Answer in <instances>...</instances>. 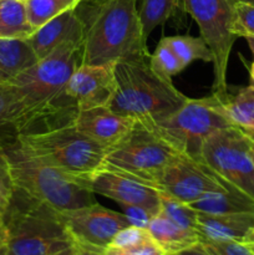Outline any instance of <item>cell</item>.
Returning <instances> with one entry per match:
<instances>
[{
    "label": "cell",
    "mask_w": 254,
    "mask_h": 255,
    "mask_svg": "<svg viewBox=\"0 0 254 255\" xmlns=\"http://www.w3.org/2000/svg\"><path fill=\"white\" fill-rule=\"evenodd\" d=\"M234 187L203 162L179 156L172 162L156 184L161 193L184 204H192L209 194L227 192Z\"/></svg>",
    "instance_id": "cell-11"
},
{
    "label": "cell",
    "mask_w": 254,
    "mask_h": 255,
    "mask_svg": "<svg viewBox=\"0 0 254 255\" xmlns=\"http://www.w3.org/2000/svg\"><path fill=\"white\" fill-rule=\"evenodd\" d=\"M244 132H246L247 136H248L252 141H254V132H252V131H244Z\"/></svg>",
    "instance_id": "cell-41"
},
{
    "label": "cell",
    "mask_w": 254,
    "mask_h": 255,
    "mask_svg": "<svg viewBox=\"0 0 254 255\" xmlns=\"http://www.w3.org/2000/svg\"><path fill=\"white\" fill-rule=\"evenodd\" d=\"M26 16L32 29L36 30L64 11L56 0H25Z\"/></svg>",
    "instance_id": "cell-28"
},
{
    "label": "cell",
    "mask_w": 254,
    "mask_h": 255,
    "mask_svg": "<svg viewBox=\"0 0 254 255\" xmlns=\"http://www.w3.org/2000/svg\"><path fill=\"white\" fill-rule=\"evenodd\" d=\"M4 222L7 239L0 255H70L76 251L60 212L17 189Z\"/></svg>",
    "instance_id": "cell-3"
},
{
    "label": "cell",
    "mask_w": 254,
    "mask_h": 255,
    "mask_svg": "<svg viewBox=\"0 0 254 255\" xmlns=\"http://www.w3.org/2000/svg\"><path fill=\"white\" fill-rule=\"evenodd\" d=\"M9 204H10L9 199L5 198L4 196L0 194V218L4 219L5 214H6L7 209H9Z\"/></svg>",
    "instance_id": "cell-36"
},
{
    "label": "cell",
    "mask_w": 254,
    "mask_h": 255,
    "mask_svg": "<svg viewBox=\"0 0 254 255\" xmlns=\"http://www.w3.org/2000/svg\"><path fill=\"white\" fill-rule=\"evenodd\" d=\"M60 214L77 247L102 253L119 232L132 226L125 214L105 208L97 202Z\"/></svg>",
    "instance_id": "cell-12"
},
{
    "label": "cell",
    "mask_w": 254,
    "mask_h": 255,
    "mask_svg": "<svg viewBox=\"0 0 254 255\" xmlns=\"http://www.w3.org/2000/svg\"><path fill=\"white\" fill-rule=\"evenodd\" d=\"M247 244V246H248L249 247V248H251L252 249V251H253L254 252V243H246Z\"/></svg>",
    "instance_id": "cell-44"
},
{
    "label": "cell",
    "mask_w": 254,
    "mask_h": 255,
    "mask_svg": "<svg viewBox=\"0 0 254 255\" xmlns=\"http://www.w3.org/2000/svg\"><path fill=\"white\" fill-rule=\"evenodd\" d=\"M234 1H242V2H249V4H253L254 5V0H234Z\"/></svg>",
    "instance_id": "cell-43"
},
{
    "label": "cell",
    "mask_w": 254,
    "mask_h": 255,
    "mask_svg": "<svg viewBox=\"0 0 254 255\" xmlns=\"http://www.w3.org/2000/svg\"><path fill=\"white\" fill-rule=\"evenodd\" d=\"M149 66L158 76L168 81H172L174 75L186 69L163 39L158 42L153 54L149 56Z\"/></svg>",
    "instance_id": "cell-26"
},
{
    "label": "cell",
    "mask_w": 254,
    "mask_h": 255,
    "mask_svg": "<svg viewBox=\"0 0 254 255\" xmlns=\"http://www.w3.org/2000/svg\"><path fill=\"white\" fill-rule=\"evenodd\" d=\"M36 61V55L26 40L0 37V84L10 81Z\"/></svg>",
    "instance_id": "cell-20"
},
{
    "label": "cell",
    "mask_w": 254,
    "mask_h": 255,
    "mask_svg": "<svg viewBox=\"0 0 254 255\" xmlns=\"http://www.w3.org/2000/svg\"><path fill=\"white\" fill-rule=\"evenodd\" d=\"M224 107L234 126L254 132V86L239 89L236 94H223Z\"/></svg>",
    "instance_id": "cell-23"
},
{
    "label": "cell",
    "mask_w": 254,
    "mask_h": 255,
    "mask_svg": "<svg viewBox=\"0 0 254 255\" xmlns=\"http://www.w3.org/2000/svg\"><path fill=\"white\" fill-rule=\"evenodd\" d=\"M26 106L12 85L0 84V141L22 133L26 125Z\"/></svg>",
    "instance_id": "cell-19"
},
{
    "label": "cell",
    "mask_w": 254,
    "mask_h": 255,
    "mask_svg": "<svg viewBox=\"0 0 254 255\" xmlns=\"http://www.w3.org/2000/svg\"><path fill=\"white\" fill-rule=\"evenodd\" d=\"M234 0H179V7L198 24L201 37L213 55V92L226 94L229 56L237 36L233 34Z\"/></svg>",
    "instance_id": "cell-9"
},
{
    "label": "cell",
    "mask_w": 254,
    "mask_h": 255,
    "mask_svg": "<svg viewBox=\"0 0 254 255\" xmlns=\"http://www.w3.org/2000/svg\"><path fill=\"white\" fill-rule=\"evenodd\" d=\"M57 2L60 4V6L62 7L64 10L67 9H76L77 6L80 5L81 0H56Z\"/></svg>",
    "instance_id": "cell-34"
},
{
    "label": "cell",
    "mask_w": 254,
    "mask_h": 255,
    "mask_svg": "<svg viewBox=\"0 0 254 255\" xmlns=\"http://www.w3.org/2000/svg\"><path fill=\"white\" fill-rule=\"evenodd\" d=\"M244 39L247 40V42H248L249 47H251L252 52H253V55H254V36H247V37H244Z\"/></svg>",
    "instance_id": "cell-38"
},
{
    "label": "cell",
    "mask_w": 254,
    "mask_h": 255,
    "mask_svg": "<svg viewBox=\"0 0 254 255\" xmlns=\"http://www.w3.org/2000/svg\"><path fill=\"white\" fill-rule=\"evenodd\" d=\"M161 212L182 228L197 232V211L189 204H184L161 193Z\"/></svg>",
    "instance_id": "cell-27"
},
{
    "label": "cell",
    "mask_w": 254,
    "mask_h": 255,
    "mask_svg": "<svg viewBox=\"0 0 254 255\" xmlns=\"http://www.w3.org/2000/svg\"><path fill=\"white\" fill-rule=\"evenodd\" d=\"M74 125L82 134L109 151L128 136L137 121L117 114L109 106H99L77 111Z\"/></svg>",
    "instance_id": "cell-15"
},
{
    "label": "cell",
    "mask_w": 254,
    "mask_h": 255,
    "mask_svg": "<svg viewBox=\"0 0 254 255\" xmlns=\"http://www.w3.org/2000/svg\"><path fill=\"white\" fill-rule=\"evenodd\" d=\"M249 75H251V82H252V86H254V61L252 62L251 67H249Z\"/></svg>",
    "instance_id": "cell-40"
},
{
    "label": "cell",
    "mask_w": 254,
    "mask_h": 255,
    "mask_svg": "<svg viewBox=\"0 0 254 255\" xmlns=\"http://www.w3.org/2000/svg\"><path fill=\"white\" fill-rule=\"evenodd\" d=\"M201 243L214 255H254V252L243 242L201 239Z\"/></svg>",
    "instance_id": "cell-31"
},
{
    "label": "cell",
    "mask_w": 254,
    "mask_h": 255,
    "mask_svg": "<svg viewBox=\"0 0 254 255\" xmlns=\"http://www.w3.org/2000/svg\"><path fill=\"white\" fill-rule=\"evenodd\" d=\"M177 7H179V0H142L139 6L142 29L146 39L159 25H163Z\"/></svg>",
    "instance_id": "cell-25"
},
{
    "label": "cell",
    "mask_w": 254,
    "mask_h": 255,
    "mask_svg": "<svg viewBox=\"0 0 254 255\" xmlns=\"http://www.w3.org/2000/svg\"><path fill=\"white\" fill-rule=\"evenodd\" d=\"M90 187L95 194L112 199L122 207L141 208L152 217L161 212L159 191L105 166L92 174Z\"/></svg>",
    "instance_id": "cell-13"
},
{
    "label": "cell",
    "mask_w": 254,
    "mask_h": 255,
    "mask_svg": "<svg viewBox=\"0 0 254 255\" xmlns=\"http://www.w3.org/2000/svg\"><path fill=\"white\" fill-rule=\"evenodd\" d=\"M76 253L77 255H105V253H102V252L91 251V249L82 248V247H77V246H76Z\"/></svg>",
    "instance_id": "cell-37"
},
{
    "label": "cell",
    "mask_w": 254,
    "mask_h": 255,
    "mask_svg": "<svg viewBox=\"0 0 254 255\" xmlns=\"http://www.w3.org/2000/svg\"><path fill=\"white\" fill-rule=\"evenodd\" d=\"M105 255H167L161 247L153 241L151 234L136 243L124 247L109 246L105 249Z\"/></svg>",
    "instance_id": "cell-29"
},
{
    "label": "cell",
    "mask_w": 254,
    "mask_h": 255,
    "mask_svg": "<svg viewBox=\"0 0 254 255\" xmlns=\"http://www.w3.org/2000/svg\"><path fill=\"white\" fill-rule=\"evenodd\" d=\"M243 243H254V229L248 234V237L244 239Z\"/></svg>",
    "instance_id": "cell-39"
},
{
    "label": "cell",
    "mask_w": 254,
    "mask_h": 255,
    "mask_svg": "<svg viewBox=\"0 0 254 255\" xmlns=\"http://www.w3.org/2000/svg\"><path fill=\"white\" fill-rule=\"evenodd\" d=\"M35 30L21 0H0V37L26 40Z\"/></svg>",
    "instance_id": "cell-22"
},
{
    "label": "cell",
    "mask_w": 254,
    "mask_h": 255,
    "mask_svg": "<svg viewBox=\"0 0 254 255\" xmlns=\"http://www.w3.org/2000/svg\"><path fill=\"white\" fill-rule=\"evenodd\" d=\"M115 65L116 62L80 65L75 70L65 92L75 102L79 111L109 106L117 87Z\"/></svg>",
    "instance_id": "cell-14"
},
{
    "label": "cell",
    "mask_w": 254,
    "mask_h": 255,
    "mask_svg": "<svg viewBox=\"0 0 254 255\" xmlns=\"http://www.w3.org/2000/svg\"><path fill=\"white\" fill-rule=\"evenodd\" d=\"M179 156L153 132L137 124L121 143L107 151L104 166L156 188L164 169Z\"/></svg>",
    "instance_id": "cell-8"
},
{
    "label": "cell",
    "mask_w": 254,
    "mask_h": 255,
    "mask_svg": "<svg viewBox=\"0 0 254 255\" xmlns=\"http://www.w3.org/2000/svg\"><path fill=\"white\" fill-rule=\"evenodd\" d=\"M202 162L254 199V161L251 138L237 126L213 132L202 148Z\"/></svg>",
    "instance_id": "cell-10"
},
{
    "label": "cell",
    "mask_w": 254,
    "mask_h": 255,
    "mask_svg": "<svg viewBox=\"0 0 254 255\" xmlns=\"http://www.w3.org/2000/svg\"><path fill=\"white\" fill-rule=\"evenodd\" d=\"M70 255H77V253H76V251H75V252H74V253H72V254H70Z\"/></svg>",
    "instance_id": "cell-45"
},
{
    "label": "cell",
    "mask_w": 254,
    "mask_h": 255,
    "mask_svg": "<svg viewBox=\"0 0 254 255\" xmlns=\"http://www.w3.org/2000/svg\"><path fill=\"white\" fill-rule=\"evenodd\" d=\"M116 92L109 107L149 128L181 109L188 97L162 79L147 60L120 61L115 65Z\"/></svg>",
    "instance_id": "cell-4"
},
{
    "label": "cell",
    "mask_w": 254,
    "mask_h": 255,
    "mask_svg": "<svg viewBox=\"0 0 254 255\" xmlns=\"http://www.w3.org/2000/svg\"><path fill=\"white\" fill-rule=\"evenodd\" d=\"M84 44L66 41L55 51L25 69L7 84L21 95L26 106V133L40 121H55V116L76 117L77 107L66 95V85L81 65Z\"/></svg>",
    "instance_id": "cell-2"
},
{
    "label": "cell",
    "mask_w": 254,
    "mask_h": 255,
    "mask_svg": "<svg viewBox=\"0 0 254 255\" xmlns=\"http://www.w3.org/2000/svg\"><path fill=\"white\" fill-rule=\"evenodd\" d=\"M234 126L224 107L223 94L187 99L183 106L163 121L149 127L157 137L182 156L202 162V148L213 132Z\"/></svg>",
    "instance_id": "cell-7"
},
{
    "label": "cell",
    "mask_w": 254,
    "mask_h": 255,
    "mask_svg": "<svg viewBox=\"0 0 254 255\" xmlns=\"http://www.w3.org/2000/svg\"><path fill=\"white\" fill-rule=\"evenodd\" d=\"M251 149H252V157H253V161H254V141H252V139H251Z\"/></svg>",
    "instance_id": "cell-42"
},
{
    "label": "cell",
    "mask_w": 254,
    "mask_h": 255,
    "mask_svg": "<svg viewBox=\"0 0 254 255\" xmlns=\"http://www.w3.org/2000/svg\"><path fill=\"white\" fill-rule=\"evenodd\" d=\"M81 65L149 59L137 0H99L90 4Z\"/></svg>",
    "instance_id": "cell-1"
},
{
    "label": "cell",
    "mask_w": 254,
    "mask_h": 255,
    "mask_svg": "<svg viewBox=\"0 0 254 255\" xmlns=\"http://www.w3.org/2000/svg\"><path fill=\"white\" fill-rule=\"evenodd\" d=\"M233 34L237 37L254 36V5L237 1L234 4Z\"/></svg>",
    "instance_id": "cell-30"
},
{
    "label": "cell",
    "mask_w": 254,
    "mask_h": 255,
    "mask_svg": "<svg viewBox=\"0 0 254 255\" xmlns=\"http://www.w3.org/2000/svg\"><path fill=\"white\" fill-rule=\"evenodd\" d=\"M21 1H25V0H21Z\"/></svg>",
    "instance_id": "cell-46"
},
{
    "label": "cell",
    "mask_w": 254,
    "mask_h": 255,
    "mask_svg": "<svg viewBox=\"0 0 254 255\" xmlns=\"http://www.w3.org/2000/svg\"><path fill=\"white\" fill-rule=\"evenodd\" d=\"M17 143L40 161L80 178L91 179L104 167L107 149L82 134L74 122L20 133Z\"/></svg>",
    "instance_id": "cell-6"
},
{
    "label": "cell",
    "mask_w": 254,
    "mask_h": 255,
    "mask_svg": "<svg viewBox=\"0 0 254 255\" xmlns=\"http://www.w3.org/2000/svg\"><path fill=\"white\" fill-rule=\"evenodd\" d=\"M174 255H214L213 253L208 251L203 244L199 242V243L194 244L193 247H189V248L184 249V251L179 252V253L174 254Z\"/></svg>",
    "instance_id": "cell-33"
},
{
    "label": "cell",
    "mask_w": 254,
    "mask_h": 255,
    "mask_svg": "<svg viewBox=\"0 0 254 255\" xmlns=\"http://www.w3.org/2000/svg\"><path fill=\"white\" fill-rule=\"evenodd\" d=\"M85 24L77 9H67L35 30L26 39L37 60L44 59L66 41L84 44Z\"/></svg>",
    "instance_id": "cell-16"
},
{
    "label": "cell",
    "mask_w": 254,
    "mask_h": 255,
    "mask_svg": "<svg viewBox=\"0 0 254 255\" xmlns=\"http://www.w3.org/2000/svg\"><path fill=\"white\" fill-rule=\"evenodd\" d=\"M189 206L197 212L208 214L254 213V199L237 187L222 193L209 194Z\"/></svg>",
    "instance_id": "cell-21"
},
{
    "label": "cell",
    "mask_w": 254,
    "mask_h": 255,
    "mask_svg": "<svg viewBox=\"0 0 254 255\" xmlns=\"http://www.w3.org/2000/svg\"><path fill=\"white\" fill-rule=\"evenodd\" d=\"M7 239V229L6 224H5L4 219L0 218V248L5 244Z\"/></svg>",
    "instance_id": "cell-35"
},
{
    "label": "cell",
    "mask_w": 254,
    "mask_h": 255,
    "mask_svg": "<svg viewBox=\"0 0 254 255\" xmlns=\"http://www.w3.org/2000/svg\"><path fill=\"white\" fill-rule=\"evenodd\" d=\"M163 40L173 50L184 67H188L194 61L213 62L211 49L202 37L177 35L163 37Z\"/></svg>",
    "instance_id": "cell-24"
},
{
    "label": "cell",
    "mask_w": 254,
    "mask_h": 255,
    "mask_svg": "<svg viewBox=\"0 0 254 255\" xmlns=\"http://www.w3.org/2000/svg\"><path fill=\"white\" fill-rule=\"evenodd\" d=\"M15 187L12 183L11 174H10L9 163L5 157L4 152H2L1 147H0V194L4 196L10 201L14 194Z\"/></svg>",
    "instance_id": "cell-32"
},
{
    "label": "cell",
    "mask_w": 254,
    "mask_h": 255,
    "mask_svg": "<svg viewBox=\"0 0 254 255\" xmlns=\"http://www.w3.org/2000/svg\"><path fill=\"white\" fill-rule=\"evenodd\" d=\"M254 229V213L208 214L197 212V232L207 241L244 242Z\"/></svg>",
    "instance_id": "cell-17"
},
{
    "label": "cell",
    "mask_w": 254,
    "mask_h": 255,
    "mask_svg": "<svg viewBox=\"0 0 254 255\" xmlns=\"http://www.w3.org/2000/svg\"><path fill=\"white\" fill-rule=\"evenodd\" d=\"M147 231L167 255H174L201 242L198 232L182 228L162 212L152 217Z\"/></svg>",
    "instance_id": "cell-18"
},
{
    "label": "cell",
    "mask_w": 254,
    "mask_h": 255,
    "mask_svg": "<svg viewBox=\"0 0 254 255\" xmlns=\"http://www.w3.org/2000/svg\"><path fill=\"white\" fill-rule=\"evenodd\" d=\"M15 189L59 212L96 203L90 179L72 176L25 151L16 139L0 141Z\"/></svg>",
    "instance_id": "cell-5"
}]
</instances>
